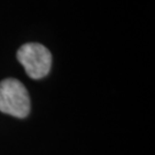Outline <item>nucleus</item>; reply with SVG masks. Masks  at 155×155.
I'll use <instances>...</instances> for the list:
<instances>
[{"mask_svg":"<svg viewBox=\"0 0 155 155\" xmlns=\"http://www.w3.org/2000/svg\"><path fill=\"white\" fill-rule=\"evenodd\" d=\"M0 111L17 118H24L30 113V98L25 86L15 78L0 83Z\"/></svg>","mask_w":155,"mask_h":155,"instance_id":"f257e3e1","label":"nucleus"},{"mask_svg":"<svg viewBox=\"0 0 155 155\" xmlns=\"http://www.w3.org/2000/svg\"><path fill=\"white\" fill-rule=\"evenodd\" d=\"M17 60L24 67L30 78H44L51 70L52 54L45 46L37 43H28L17 51Z\"/></svg>","mask_w":155,"mask_h":155,"instance_id":"f03ea898","label":"nucleus"}]
</instances>
